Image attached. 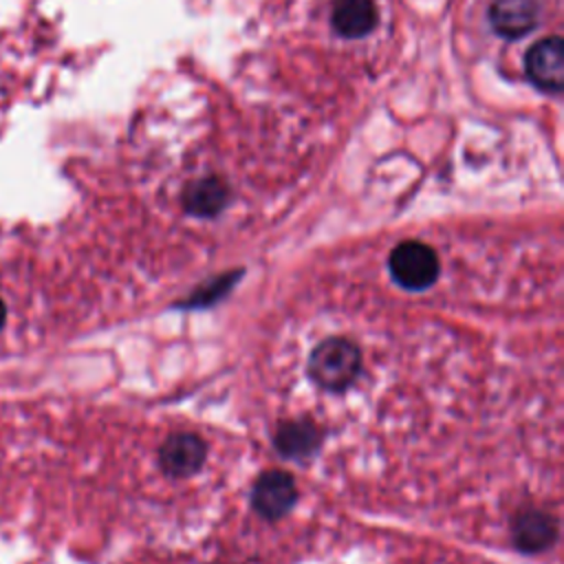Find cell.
<instances>
[{
    "label": "cell",
    "instance_id": "52a82bcc",
    "mask_svg": "<svg viewBox=\"0 0 564 564\" xmlns=\"http://www.w3.org/2000/svg\"><path fill=\"white\" fill-rule=\"evenodd\" d=\"M330 24L344 37L368 35L377 24L375 2L372 0H335Z\"/></svg>",
    "mask_w": 564,
    "mask_h": 564
},
{
    "label": "cell",
    "instance_id": "ba28073f",
    "mask_svg": "<svg viewBox=\"0 0 564 564\" xmlns=\"http://www.w3.org/2000/svg\"><path fill=\"white\" fill-rule=\"evenodd\" d=\"M555 535H557L555 520L540 509H527L516 518L513 540L522 551L540 553L555 540Z\"/></svg>",
    "mask_w": 564,
    "mask_h": 564
},
{
    "label": "cell",
    "instance_id": "3957f363",
    "mask_svg": "<svg viewBox=\"0 0 564 564\" xmlns=\"http://www.w3.org/2000/svg\"><path fill=\"white\" fill-rule=\"evenodd\" d=\"M527 77L542 90L560 93L564 86V46L560 35L538 40L524 59Z\"/></svg>",
    "mask_w": 564,
    "mask_h": 564
},
{
    "label": "cell",
    "instance_id": "8992f818",
    "mask_svg": "<svg viewBox=\"0 0 564 564\" xmlns=\"http://www.w3.org/2000/svg\"><path fill=\"white\" fill-rule=\"evenodd\" d=\"M489 22L500 37L518 40L538 26L540 9L535 0H494Z\"/></svg>",
    "mask_w": 564,
    "mask_h": 564
},
{
    "label": "cell",
    "instance_id": "7a4b0ae2",
    "mask_svg": "<svg viewBox=\"0 0 564 564\" xmlns=\"http://www.w3.org/2000/svg\"><path fill=\"white\" fill-rule=\"evenodd\" d=\"M388 271L401 289L425 291L438 280L441 260L430 245L421 240H405L390 251Z\"/></svg>",
    "mask_w": 564,
    "mask_h": 564
},
{
    "label": "cell",
    "instance_id": "6da1fadb",
    "mask_svg": "<svg viewBox=\"0 0 564 564\" xmlns=\"http://www.w3.org/2000/svg\"><path fill=\"white\" fill-rule=\"evenodd\" d=\"M306 370L322 390H346L361 372V350L348 337H326L311 350Z\"/></svg>",
    "mask_w": 564,
    "mask_h": 564
},
{
    "label": "cell",
    "instance_id": "9c48e42d",
    "mask_svg": "<svg viewBox=\"0 0 564 564\" xmlns=\"http://www.w3.org/2000/svg\"><path fill=\"white\" fill-rule=\"evenodd\" d=\"M4 319H7V308H4V302L0 300V328L4 326Z\"/></svg>",
    "mask_w": 564,
    "mask_h": 564
},
{
    "label": "cell",
    "instance_id": "277c9868",
    "mask_svg": "<svg viewBox=\"0 0 564 564\" xmlns=\"http://www.w3.org/2000/svg\"><path fill=\"white\" fill-rule=\"evenodd\" d=\"M251 500H253V507L267 520H280L297 502V485L291 474L282 469H269L256 482Z\"/></svg>",
    "mask_w": 564,
    "mask_h": 564
},
{
    "label": "cell",
    "instance_id": "5b68a950",
    "mask_svg": "<svg viewBox=\"0 0 564 564\" xmlns=\"http://www.w3.org/2000/svg\"><path fill=\"white\" fill-rule=\"evenodd\" d=\"M207 460V443L194 432L170 436L159 449L161 469L176 478L194 476Z\"/></svg>",
    "mask_w": 564,
    "mask_h": 564
}]
</instances>
